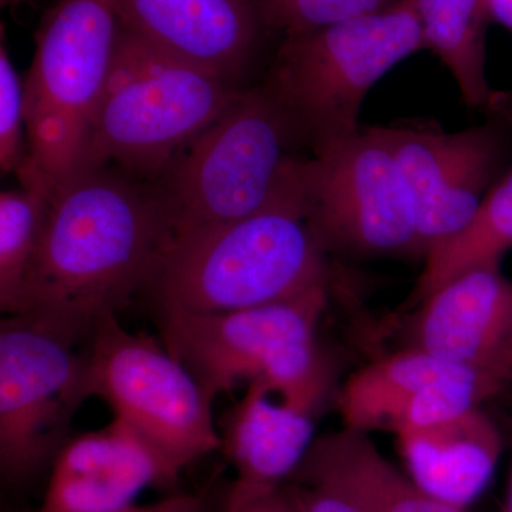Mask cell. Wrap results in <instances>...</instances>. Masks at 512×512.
Listing matches in <instances>:
<instances>
[{
  "mask_svg": "<svg viewBox=\"0 0 512 512\" xmlns=\"http://www.w3.org/2000/svg\"><path fill=\"white\" fill-rule=\"evenodd\" d=\"M171 242L153 185L116 168L84 171L50 194L25 312L94 328L150 288Z\"/></svg>",
  "mask_w": 512,
  "mask_h": 512,
  "instance_id": "obj_1",
  "label": "cell"
},
{
  "mask_svg": "<svg viewBox=\"0 0 512 512\" xmlns=\"http://www.w3.org/2000/svg\"><path fill=\"white\" fill-rule=\"evenodd\" d=\"M301 161L264 208L173 239L148 291L161 315H217L329 286L328 252L306 218Z\"/></svg>",
  "mask_w": 512,
  "mask_h": 512,
  "instance_id": "obj_2",
  "label": "cell"
},
{
  "mask_svg": "<svg viewBox=\"0 0 512 512\" xmlns=\"http://www.w3.org/2000/svg\"><path fill=\"white\" fill-rule=\"evenodd\" d=\"M296 143L298 128L264 84L241 90L150 181L173 239L264 208L299 160Z\"/></svg>",
  "mask_w": 512,
  "mask_h": 512,
  "instance_id": "obj_3",
  "label": "cell"
},
{
  "mask_svg": "<svg viewBox=\"0 0 512 512\" xmlns=\"http://www.w3.org/2000/svg\"><path fill=\"white\" fill-rule=\"evenodd\" d=\"M244 89L120 28L84 171L156 180Z\"/></svg>",
  "mask_w": 512,
  "mask_h": 512,
  "instance_id": "obj_4",
  "label": "cell"
},
{
  "mask_svg": "<svg viewBox=\"0 0 512 512\" xmlns=\"http://www.w3.org/2000/svg\"><path fill=\"white\" fill-rule=\"evenodd\" d=\"M426 49L414 0L281 37L264 86L311 150L355 136L367 93L407 57Z\"/></svg>",
  "mask_w": 512,
  "mask_h": 512,
  "instance_id": "obj_5",
  "label": "cell"
},
{
  "mask_svg": "<svg viewBox=\"0 0 512 512\" xmlns=\"http://www.w3.org/2000/svg\"><path fill=\"white\" fill-rule=\"evenodd\" d=\"M119 33L114 0H60L37 29L25 79L26 161L50 194L86 168Z\"/></svg>",
  "mask_w": 512,
  "mask_h": 512,
  "instance_id": "obj_6",
  "label": "cell"
},
{
  "mask_svg": "<svg viewBox=\"0 0 512 512\" xmlns=\"http://www.w3.org/2000/svg\"><path fill=\"white\" fill-rule=\"evenodd\" d=\"M92 330L39 311L0 323V470L8 483L35 477L70 440L74 414L93 396Z\"/></svg>",
  "mask_w": 512,
  "mask_h": 512,
  "instance_id": "obj_7",
  "label": "cell"
},
{
  "mask_svg": "<svg viewBox=\"0 0 512 512\" xmlns=\"http://www.w3.org/2000/svg\"><path fill=\"white\" fill-rule=\"evenodd\" d=\"M87 352L93 396L136 431L171 480L221 448L212 402L190 370L146 333H131L117 315L94 325Z\"/></svg>",
  "mask_w": 512,
  "mask_h": 512,
  "instance_id": "obj_8",
  "label": "cell"
},
{
  "mask_svg": "<svg viewBox=\"0 0 512 512\" xmlns=\"http://www.w3.org/2000/svg\"><path fill=\"white\" fill-rule=\"evenodd\" d=\"M306 218L326 252L417 258L412 191L377 126L302 158Z\"/></svg>",
  "mask_w": 512,
  "mask_h": 512,
  "instance_id": "obj_9",
  "label": "cell"
},
{
  "mask_svg": "<svg viewBox=\"0 0 512 512\" xmlns=\"http://www.w3.org/2000/svg\"><path fill=\"white\" fill-rule=\"evenodd\" d=\"M329 286L288 301L217 315H161L165 349L192 373L210 402L239 383L298 382L322 366L316 329Z\"/></svg>",
  "mask_w": 512,
  "mask_h": 512,
  "instance_id": "obj_10",
  "label": "cell"
},
{
  "mask_svg": "<svg viewBox=\"0 0 512 512\" xmlns=\"http://www.w3.org/2000/svg\"><path fill=\"white\" fill-rule=\"evenodd\" d=\"M412 191L417 258L458 234L503 175L511 144L498 123L447 133L429 123L377 127Z\"/></svg>",
  "mask_w": 512,
  "mask_h": 512,
  "instance_id": "obj_11",
  "label": "cell"
},
{
  "mask_svg": "<svg viewBox=\"0 0 512 512\" xmlns=\"http://www.w3.org/2000/svg\"><path fill=\"white\" fill-rule=\"evenodd\" d=\"M477 370L406 348L357 370L338 394L345 429L397 434L477 409L505 389Z\"/></svg>",
  "mask_w": 512,
  "mask_h": 512,
  "instance_id": "obj_12",
  "label": "cell"
},
{
  "mask_svg": "<svg viewBox=\"0 0 512 512\" xmlns=\"http://www.w3.org/2000/svg\"><path fill=\"white\" fill-rule=\"evenodd\" d=\"M412 312L406 348L512 386V279L501 264L456 276Z\"/></svg>",
  "mask_w": 512,
  "mask_h": 512,
  "instance_id": "obj_13",
  "label": "cell"
},
{
  "mask_svg": "<svg viewBox=\"0 0 512 512\" xmlns=\"http://www.w3.org/2000/svg\"><path fill=\"white\" fill-rule=\"evenodd\" d=\"M120 28L237 84L271 36L262 0H114Z\"/></svg>",
  "mask_w": 512,
  "mask_h": 512,
  "instance_id": "obj_14",
  "label": "cell"
},
{
  "mask_svg": "<svg viewBox=\"0 0 512 512\" xmlns=\"http://www.w3.org/2000/svg\"><path fill=\"white\" fill-rule=\"evenodd\" d=\"M173 483L157 454L124 421L70 439L36 512H114L150 485Z\"/></svg>",
  "mask_w": 512,
  "mask_h": 512,
  "instance_id": "obj_15",
  "label": "cell"
},
{
  "mask_svg": "<svg viewBox=\"0 0 512 512\" xmlns=\"http://www.w3.org/2000/svg\"><path fill=\"white\" fill-rule=\"evenodd\" d=\"M318 412L264 380L249 382L244 399L228 413L220 433L221 448L237 471L232 490L284 485L315 441Z\"/></svg>",
  "mask_w": 512,
  "mask_h": 512,
  "instance_id": "obj_16",
  "label": "cell"
},
{
  "mask_svg": "<svg viewBox=\"0 0 512 512\" xmlns=\"http://www.w3.org/2000/svg\"><path fill=\"white\" fill-rule=\"evenodd\" d=\"M396 436L414 483L460 508L483 494L501 454L500 433L480 407Z\"/></svg>",
  "mask_w": 512,
  "mask_h": 512,
  "instance_id": "obj_17",
  "label": "cell"
},
{
  "mask_svg": "<svg viewBox=\"0 0 512 512\" xmlns=\"http://www.w3.org/2000/svg\"><path fill=\"white\" fill-rule=\"evenodd\" d=\"M424 46L448 72L471 109H498L500 100L488 83L487 30L493 23L485 0H414Z\"/></svg>",
  "mask_w": 512,
  "mask_h": 512,
  "instance_id": "obj_18",
  "label": "cell"
},
{
  "mask_svg": "<svg viewBox=\"0 0 512 512\" xmlns=\"http://www.w3.org/2000/svg\"><path fill=\"white\" fill-rule=\"evenodd\" d=\"M511 248L512 168L495 181L466 227L426 256L406 308L412 311L436 289L464 272L501 264V258Z\"/></svg>",
  "mask_w": 512,
  "mask_h": 512,
  "instance_id": "obj_19",
  "label": "cell"
},
{
  "mask_svg": "<svg viewBox=\"0 0 512 512\" xmlns=\"http://www.w3.org/2000/svg\"><path fill=\"white\" fill-rule=\"evenodd\" d=\"M16 175L20 188L0 194V309L6 315L25 312L26 278L50 201L49 187L28 161Z\"/></svg>",
  "mask_w": 512,
  "mask_h": 512,
  "instance_id": "obj_20",
  "label": "cell"
},
{
  "mask_svg": "<svg viewBox=\"0 0 512 512\" xmlns=\"http://www.w3.org/2000/svg\"><path fill=\"white\" fill-rule=\"evenodd\" d=\"M323 439L373 512H467L421 490L382 456L367 433L343 429Z\"/></svg>",
  "mask_w": 512,
  "mask_h": 512,
  "instance_id": "obj_21",
  "label": "cell"
},
{
  "mask_svg": "<svg viewBox=\"0 0 512 512\" xmlns=\"http://www.w3.org/2000/svg\"><path fill=\"white\" fill-rule=\"evenodd\" d=\"M285 487L301 512H373L323 437L313 441Z\"/></svg>",
  "mask_w": 512,
  "mask_h": 512,
  "instance_id": "obj_22",
  "label": "cell"
},
{
  "mask_svg": "<svg viewBox=\"0 0 512 512\" xmlns=\"http://www.w3.org/2000/svg\"><path fill=\"white\" fill-rule=\"evenodd\" d=\"M402 0H262L266 26L281 37L376 15Z\"/></svg>",
  "mask_w": 512,
  "mask_h": 512,
  "instance_id": "obj_23",
  "label": "cell"
},
{
  "mask_svg": "<svg viewBox=\"0 0 512 512\" xmlns=\"http://www.w3.org/2000/svg\"><path fill=\"white\" fill-rule=\"evenodd\" d=\"M0 168L3 174L18 173L29 157L25 121V80L20 79L0 32Z\"/></svg>",
  "mask_w": 512,
  "mask_h": 512,
  "instance_id": "obj_24",
  "label": "cell"
},
{
  "mask_svg": "<svg viewBox=\"0 0 512 512\" xmlns=\"http://www.w3.org/2000/svg\"><path fill=\"white\" fill-rule=\"evenodd\" d=\"M224 512H301L284 485L269 490L229 491Z\"/></svg>",
  "mask_w": 512,
  "mask_h": 512,
  "instance_id": "obj_25",
  "label": "cell"
},
{
  "mask_svg": "<svg viewBox=\"0 0 512 512\" xmlns=\"http://www.w3.org/2000/svg\"><path fill=\"white\" fill-rule=\"evenodd\" d=\"M114 512H207L204 501L197 495L180 494L148 505H128Z\"/></svg>",
  "mask_w": 512,
  "mask_h": 512,
  "instance_id": "obj_26",
  "label": "cell"
},
{
  "mask_svg": "<svg viewBox=\"0 0 512 512\" xmlns=\"http://www.w3.org/2000/svg\"><path fill=\"white\" fill-rule=\"evenodd\" d=\"M491 20L512 33V0H485Z\"/></svg>",
  "mask_w": 512,
  "mask_h": 512,
  "instance_id": "obj_27",
  "label": "cell"
},
{
  "mask_svg": "<svg viewBox=\"0 0 512 512\" xmlns=\"http://www.w3.org/2000/svg\"><path fill=\"white\" fill-rule=\"evenodd\" d=\"M501 512H512V470L510 476V483H508L507 495H505L503 510H501Z\"/></svg>",
  "mask_w": 512,
  "mask_h": 512,
  "instance_id": "obj_28",
  "label": "cell"
},
{
  "mask_svg": "<svg viewBox=\"0 0 512 512\" xmlns=\"http://www.w3.org/2000/svg\"><path fill=\"white\" fill-rule=\"evenodd\" d=\"M32 2V0H0L2 8H13V6L23 5V3Z\"/></svg>",
  "mask_w": 512,
  "mask_h": 512,
  "instance_id": "obj_29",
  "label": "cell"
}]
</instances>
